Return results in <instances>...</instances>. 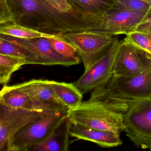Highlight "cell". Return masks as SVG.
<instances>
[{"mask_svg":"<svg viewBox=\"0 0 151 151\" xmlns=\"http://www.w3.org/2000/svg\"><path fill=\"white\" fill-rule=\"evenodd\" d=\"M6 1L13 16L11 22L49 35L91 30L103 19L83 11L62 12L44 0Z\"/></svg>","mask_w":151,"mask_h":151,"instance_id":"cell-1","label":"cell"},{"mask_svg":"<svg viewBox=\"0 0 151 151\" xmlns=\"http://www.w3.org/2000/svg\"><path fill=\"white\" fill-rule=\"evenodd\" d=\"M128 107L127 103L92 91L88 101L69 109L68 117L72 124L120 134L125 130L124 114Z\"/></svg>","mask_w":151,"mask_h":151,"instance_id":"cell-2","label":"cell"},{"mask_svg":"<svg viewBox=\"0 0 151 151\" xmlns=\"http://www.w3.org/2000/svg\"><path fill=\"white\" fill-rule=\"evenodd\" d=\"M67 107L53 110L28 124L9 139L5 151H29L48 138L68 117Z\"/></svg>","mask_w":151,"mask_h":151,"instance_id":"cell-3","label":"cell"},{"mask_svg":"<svg viewBox=\"0 0 151 151\" xmlns=\"http://www.w3.org/2000/svg\"><path fill=\"white\" fill-rule=\"evenodd\" d=\"M121 101L129 105L124 114L126 136L137 147L151 151V96Z\"/></svg>","mask_w":151,"mask_h":151,"instance_id":"cell-4","label":"cell"},{"mask_svg":"<svg viewBox=\"0 0 151 151\" xmlns=\"http://www.w3.org/2000/svg\"><path fill=\"white\" fill-rule=\"evenodd\" d=\"M106 97L121 101L151 96V64L139 74L130 77L113 76L105 85L94 90Z\"/></svg>","mask_w":151,"mask_h":151,"instance_id":"cell-5","label":"cell"},{"mask_svg":"<svg viewBox=\"0 0 151 151\" xmlns=\"http://www.w3.org/2000/svg\"><path fill=\"white\" fill-rule=\"evenodd\" d=\"M63 35L76 50L83 61L85 71L107 51L114 38L110 35L91 31L69 32Z\"/></svg>","mask_w":151,"mask_h":151,"instance_id":"cell-6","label":"cell"},{"mask_svg":"<svg viewBox=\"0 0 151 151\" xmlns=\"http://www.w3.org/2000/svg\"><path fill=\"white\" fill-rule=\"evenodd\" d=\"M122 42L114 37L107 51L74 83L83 94L105 85L112 78L115 61Z\"/></svg>","mask_w":151,"mask_h":151,"instance_id":"cell-7","label":"cell"},{"mask_svg":"<svg viewBox=\"0 0 151 151\" xmlns=\"http://www.w3.org/2000/svg\"><path fill=\"white\" fill-rule=\"evenodd\" d=\"M55 110L13 109L0 104V151H5L9 139L18 131Z\"/></svg>","mask_w":151,"mask_h":151,"instance_id":"cell-8","label":"cell"},{"mask_svg":"<svg viewBox=\"0 0 151 151\" xmlns=\"http://www.w3.org/2000/svg\"><path fill=\"white\" fill-rule=\"evenodd\" d=\"M146 13L114 7L105 14L100 25L90 31L112 36L126 35L136 30Z\"/></svg>","mask_w":151,"mask_h":151,"instance_id":"cell-9","label":"cell"},{"mask_svg":"<svg viewBox=\"0 0 151 151\" xmlns=\"http://www.w3.org/2000/svg\"><path fill=\"white\" fill-rule=\"evenodd\" d=\"M0 35L6 39L35 52L41 60L42 65H61L70 67L78 64L80 62L79 57L68 58L59 54L51 46L47 38L26 39L2 34Z\"/></svg>","mask_w":151,"mask_h":151,"instance_id":"cell-10","label":"cell"},{"mask_svg":"<svg viewBox=\"0 0 151 151\" xmlns=\"http://www.w3.org/2000/svg\"><path fill=\"white\" fill-rule=\"evenodd\" d=\"M140 56L135 47L122 41L114 64V76L130 77L145 71L151 63H144Z\"/></svg>","mask_w":151,"mask_h":151,"instance_id":"cell-11","label":"cell"},{"mask_svg":"<svg viewBox=\"0 0 151 151\" xmlns=\"http://www.w3.org/2000/svg\"><path fill=\"white\" fill-rule=\"evenodd\" d=\"M0 104L13 109H60L37 101L23 89L20 83L3 86L0 93Z\"/></svg>","mask_w":151,"mask_h":151,"instance_id":"cell-12","label":"cell"},{"mask_svg":"<svg viewBox=\"0 0 151 151\" xmlns=\"http://www.w3.org/2000/svg\"><path fill=\"white\" fill-rule=\"evenodd\" d=\"M70 135L77 139L93 142L103 147H116L123 144L120 134L114 132L98 129L76 124L71 123Z\"/></svg>","mask_w":151,"mask_h":151,"instance_id":"cell-13","label":"cell"},{"mask_svg":"<svg viewBox=\"0 0 151 151\" xmlns=\"http://www.w3.org/2000/svg\"><path fill=\"white\" fill-rule=\"evenodd\" d=\"M20 84L37 101L55 108L67 107L55 94L47 80L32 79Z\"/></svg>","mask_w":151,"mask_h":151,"instance_id":"cell-14","label":"cell"},{"mask_svg":"<svg viewBox=\"0 0 151 151\" xmlns=\"http://www.w3.org/2000/svg\"><path fill=\"white\" fill-rule=\"evenodd\" d=\"M71 122L67 117L53 133L29 151H68L69 150L70 129Z\"/></svg>","mask_w":151,"mask_h":151,"instance_id":"cell-15","label":"cell"},{"mask_svg":"<svg viewBox=\"0 0 151 151\" xmlns=\"http://www.w3.org/2000/svg\"><path fill=\"white\" fill-rule=\"evenodd\" d=\"M55 94L69 109L78 106L82 102L83 94L74 83L47 80Z\"/></svg>","mask_w":151,"mask_h":151,"instance_id":"cell-16","label":"cell"},{"mask_svg":"<svg viewBox=\"0 0 151 151\" xmlns=\"http://www.w3.org/2000/svg\"><path fill=\"white\" fill-rule=\"evenodd\" d=\"M0 54L12 55L25 59L28 64L42 65L41 60L35 52L6 39L1 35Z\"/></svg>","mask_w":151,"mask_h":151,"instance_id":"cell-17","label":"cell"},{"mask_svg":"<svg viewBox=\"0 0 151 151\" xmlns=\"http://www.w3.org/2000/svg\"><path fill=\"white\" fill-rule=\"evenodd\" d=\"M124 41L135 47L149 63H151V34L134 31L126 35Z\"/></svg>","mask_w":151,"mask_h":151,"instance_id":"cell-18","label":"cell"},{"mask_svg":"<svg viewBox=\"0 0 151 151\" xmlns=\"http://www.w3.org/2000/svg\"><path fill=\"white\" fill-rule=\"evenodd\" d=\"M26 64L25 59L0 54V84L3 86L7 85L13 73Z\"/></svg>","mask_w":151,"mask_h":151,"instance_id":"cell-19","label":"cell"},{"mask_svg":"<svg viewBox=\"0 0 151 151\" xmlns=\"http://www.w3.org/2000/svg\"><path fill=\"white\" fill-rule=\"evenodd\" d=\"M0 34L26 39L39 37L50 38L55 36L45 34L11 22L0 24Z\"/></svg>","mask_w":151,"mask_h":151,"instance_id":"cell-20","label":"cell"},{"mask_svg":"<svg viewBox=\"0 0 151 151\" xmlns=\"http://www.w3.org/2000/svg\"><path fill=\"white\" fill-rule=\"evenodd\" d=\"M86 13L104 17L105 14L114 7L112 0H68Z\"/></svg>","mask_w":151,"mask_h":151,"instance_id":"cell-21","label":"cell"},{"mask_svg":"<svg viewBox=\"0 0 151 151\" xmlns=\"http://www.w3.org/2000/svg\"><path fill=\"white\" fill-rule=\"evenodd\" d=\"M51 46L57 53L68 58H77V52L73 45L69 42L63 35H55L47 38Z\"/></svg>","mask_w":151,"mask_h":151,"instance_id":"cell-22","label":"cell"},{"mask_svg":"<svg viewBox=\"0 0 151 151\" xmlns=\"http://www.w3.org/2000/svg\"><path fill=\"white\" fill-rule=\"evenodd\" d=\"M114 7L147 13L151 6L143 0H112Z\"/></svg>","mask_w":151,"mask_h":151,"instance_id":"cell-23","label":"cell"},{"mask_svg":"<svg viewBox=\"0 0 151 151\" xmlns=\"http://www.w3.org/2000/svg\"><path fill=\"white\" fill-rule=\"evenodd\" d=\"M51 6L62 12L83 11L68 0H44ZM86 13V12H85Z\"/></svg>","mask_w":151,"mask_h":151,"instance_id":"cell-24","label":"cell"},{"mask_svg":"<svg viewBox=\"0 0 151 151\" xmlns=\"http://www.w3.org/2000/svg\"><path fill=\"white\" fill-rule=\"evenodd\" d=\"M13 18L6 0H0V24L10 22Z\"/></svg>","mask_w":151,"mask_h":151,"instance_id":"cell-25","label":"cell"},{"mask_svg":"<svg viewBox=\"0 0 151 151\" xmlns=\"http://www.w3.org/2000/svg\"><path fill=\"white\" fill-rule=\"evenodd\" d=\"M135 30L151 34V7Z\"/></svg>","mask_w":151,"mask_h":151,"instance_id":"cell-26","label":"cell"},{"mask_svg":"<svg viewBox=\"0 0 151 151\" xmlns=\"http://www.w3.org/2000/svg\"><path fill=\"white\" fill-rule=\"evenodd\" d=\"M143 1L149 3V4L151 6V0H143Z\"/></svg>","mask_w":151,"mask_h":151,"instance_id":"cell-27","label":"cell"}]
</instances>
